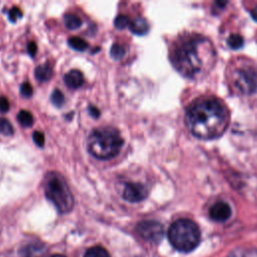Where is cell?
<instances>
[{"label": "cell", "instance_id": "9", "mask_svg": "<svg viewBox=\"0 0 257 257\" xmlns=\"http://www.w3.org/2000/svg\"><path fill=\"white\" fill-rule=\"evenodd\" d=\"M209 214H210V217L212 220H214L216 222H225L231 217L232 210L228 203L219 201V202H216L210 208Z\"/></svg>", "mask_w": 257, "mask_h": 257}, {"label": "cell", "instance_id": "29", "mask_svg": "<svg viewBox=\"0 0 257 257\" xmlns=\"http://www.w3.org/2000/svg\"><path fill=\"white\" fill-rule=\"evenodd\" d=\"M88 111H89V114H90L92 117H94V118H97V117L99 116V114H100V111H99L98 108L95 107L94 105H89V106H88Z\"/></svg>", "mask_w": 257, "mask_h": 257}, {"label": "cell", "instance_id": "13", "mask_svg": "<svg viewBox=\"0 0 257 257\" xmlns=\"http://www.w3.org/2000/svg\"><path fill=\"white\" fill-rule=\"evenodd\" d=\"M34 75L39 82L48 81L52 76V68L49 64H40L34 70Z\"/></svg>", "mask_w": 257, "mask_h": 257}, {"label": "cell", "instance_id": "5", "mask_svg": "<svg viewBox=\"0 0 257 257\" xmlns=\"http://www.w3.org/2000/svg\"><path fill=\"white\" fill-rule=\"evenodd\" d=\"M44 191L46 198L55 206L59 213H68L73 208V196L65 179L59 173L49 172L46 174Z\"/></svg>", "mask_w": 257, "mask_h": 257}, {"label": "cell", "instance_id": "20", "mask_svg": "<svg viewBox=\"0 0 257 257\" xmlns=\"http://www.w3.org/2000/svg\"><path fill=\"white\" fill-rule=\"evenodd\" d=\"M130 23H131L130 18L126 15H123V14H118L114 18V21H113L114 27L117 28V29H124L125 27L130 26Z\"/></svg>", "mask_w": 257, "mask_h": 257}, {"label": "cell", "instance_id": "17", "mask_svg": "<svg viewBox=\"0 0 257 257\" xmlns=\"http://www.w3.org/2000/svg\"><path fill=\"white\" fill-rule=\"evenodd\" d=\"M83 257H110V254L101 246H93L86 250Z\"/></svg>", "mask_w": 257, "mask_h": 257}, {"label": "cell", "instance_id": "28", "mask_svg": "<svg viewBox=\"0 0 257 257\" xmlns=\"http://www.w3.org/2000/svg\"><path fill=\"white\" fill-rule=\"evenodd\" d=\"M36 51H37V46H36V44H35L33 41L28 42V44H27V52L29 53V55H30L31 57H34Z\"/></svg>", "mask_w": 257, "mask_h": 257}, {"label": "cell", "instance_id": "4", "mask_svg": "<svg viewBox=\"0 0 257 257\" xmlns=\"http://www.w3.org/2000/svg\"><path fill=\"white\" fill-rule=\"evenodd\" d=\"M171 245L178 251L188 253L200 243L201 233L198 225L190 219H178L172 223L168 231Z\"/></svg>", "mask_w": 257, "mask_h": 257}, {"label": "cell", "instance_id": "23", "mask_svg": "<svg viewBox=\"0 0 257 257\" xmlns=\"http://www.w3.org/2000/svg\"><path fill=\"white\" fill-rule=\"evenodd\" d=\"M227 42L231 48L238 49V48L242 47V45H243V38L238 34H232L229 36Z\"/></svg>", "mask_w": 257, "mask_h": 257}, {"label": "cell", "instance_id": "7", "mask_svg": "<svg viewBox=\"0 0 257 257\" xmlns=\"http://www.w3.org/2000/svg\"><path fill=\"white\" fill-rule=\"evenodd\" d=\"M136 231L138 235L150 243H159L164 236L163 225L155 220H145L140 222Z\"/></svg>", "mask_w": 257, "mask_h": 257}, {"label": "cell", "instance_id": "27", "mask_svg": "<svg viewBox=\"0 0 257 257\" xmlns=\"http://www.w3.org/2000/svg\"><path fill=\"white\" fill-rule=\"evenodd\" d=\"M10 108V103L9 100L5 96L0 97V111L6 112Z\"/></svg>", "mask_w": 257, "mask_h": 257}, {"label": "cell", "instance_id": "1", "mask_svg": "<svg viewBox=\"0 0 257 257\" xmlns=\"http://www.w3.org/2000/svg\"><path fill=\"white\" fill-rule=\"evenodd\" d=\"M216 56L215 48L208 38L193 35L177 44L172 53V62L184 76L199 79L212 69Z\"/></svg>", "mask_w": 257, "mask_h": 257}, {"label": "cell", "instance_id": "22", "mask_svg": "<svg viewBox=\"0 0 257 257\" xmlns=\"http://www.w3.org/2000/svg\"><path fill=\"white\" fill-rule=\"evenodd\" d=\"M13 133L14 130L10 121L6 118H0V134L4 136H11L13 135Z\"/></svg>", "mask_w": 257, "mask_h": 257}, {"label": "cell", "instance_id": "6", "mask_svg": "<svg viewBox=\"0 0 257 257\" xmlns=\"http://www.w3.org/2000/svg\"><path fill=\"white\" fill-rule=\"evenodd\" d=\"M234 88L242 94H252L257 89V70L251 65H240L232 72Z\"/></svg>", "mask_w": 257, "mask_h": 257}, {"label": "cell", "instance_id": "2", "mask_svg": "<svg viewBox=\"0 0 257 257\" xmlns=\"http://www.w3.org/2000/svg\"><path fill=\"white\" fill-rule=\"evenodd\" d=\"M186 124L195 137L213 140L225 133L229 124V112L219 99L200 97L187 108Z\"/></svg>", "mask_w": 257, "mask_h": 257}, {"label": "cell", "instance_id": "11", "mask_svg": "<svg viewBox=\"0 0 257 257\" xmlns=\"http://www.w3.org/2000/svg\"><path fill=\"white\" fill-rule=\"evenodd\" d=\"M84 82L82 73L77 69H72L64 75V83L69 88L75 89L80 87Z\"/></svg>", "mask_w": 257, "mask_h": 257}, {"label": "cell", "instance_id": "16", "mask_svg": "<svg viewBox=\"0 0 257 257\" xmlns=\"http://www.w3.org/2000/svg\"><path fill=\"white\" fill-rule=\"evenodd\" d=\"M17 120L24 127H29L34 122V118H33L32 113L30 111H28V110H25V109H22V110H20L18 112Z\"/></svg>", "mask_w": 257, "mask_h": 257}, {"label": "cell", "instance_id": "14", "mask_svg": "<svg viewBox=\"0 0 257 257\" xmlns=\"http://www.w3.org/2000/svg\"><path fill=\"white\" fill-rule=\"evenodd\" d=\"M227 257H257V249L253 247H239L231 251Z\"/></svg>", "mask_w": 257, "mask_h": 257}, {"label": "cell", "instance_id": "19", "mask_svg": "<svg viewBox=\"0 0 257 257\" xmlns=\"http://www.w3.org/2000/svg\"><path fill=\"white\" fill-rule=\"evenodd\" d=\"M109 54H110L111 58H113L114 60H120L125 54V49L122 45H120L118 43H115L111 46Z\"/></svg>", "mask_w": 257, "mask_h": 257}, {"label": "cell", "instance_id": "10", "mask_svg": "<svg viewBox=\"0 0 257 257\" xmlns=\"http://www.w3.org/2000/svg\"><path fill=\"white\" fill-rule=\"evenodd\" d=\"M46 248L39 242H31L21 249L22 257H44Z\"/></svg>", "mask_w": 257, "mask_h": 257}, {"label": "cell", "instance_id": "3", "mask_svg": "<svg viewBox=\"0 0 257 257\" xmlns=\"http://www.w3.org/2000/svg\"><path fill=\"white\" fill-rule=\"evenodd\" d=\"M123 146V139L114 127L93 130L87 138V150L96 159L114 158Z\"/></svg>", "mask_w": 257, "mask_h": 257}, {"label": "cell", "instance_id": "30", "mask_svg": "<svg viewBox=\"0 0 257 257\" xmlns=\"http://www.w3.org/2000/svg\"><path fill=\"white\" fill-rule=\"evenodd\" d=\"M251 15H252V17L257 21V6L251 11Z\"/></svg>", "mask_w": 257, "mask_h": 257}, {"label": "cell", "instance_id": "8", "mask_svg": "<svg viewBox=\"0 0 257 257\" xmlns=\"http://www.w3.org/2000/svg\"><path fill=\"white\" fill-rule=\"evenodd\" d=\"M148 188L141 183H126L122 192V198L130 203H138L148 197Z\"/></svg>", "mask_w": 257, "mask_h": 257}, {"label": "cell", "instance_id": "15", "mask_svg": "<svg viewBox=\"0 0 257 257\" xmlns=\"http://www.w3.org/2000/svg\"><path fill=\"white\" fill-rule=\"evenodd\" d=\"M63 21H64L65 26L71 30L79 28L82 24V20L80 19V17L75 14H72V13L65 14L63 17Z\"/></svg>", "mask_w": 257, "mask_h": 257}, {"label": "cell", "instance_id": "18", "mask_svg": "<svg viewBox=\"0 0 257 257\" xmlns=\"http://www.w3.org/2000/svg\"><path fill=\"white\" fill-rule=\"evenodd\" d=\"M68 44L69 46L77 51H84L88 47V43L82 39L81 37L78 36H72L68 39Z\"/></svg>", "mask_w": 257, "mask_h": 257}, {"label": "cell", "instance_id": "31", "mask_svg": "<svg viewBox=\"0 0 257 257\" xmlns=\"http://www.w3.org/2000/svg\"><path fill=\"white\" fill-rule=\"evenodd\" d=\"M50 257H66V256L61 255V254H54V255H52V256H50Z\"/></svg>", "mask_w": 257, "mask_h": 257}, {"label": "cell", "instance_id": "24", "mask_svg": "<svg viewBox=\"0 0 257 257\" xmlns=\"http://www.w3.org/2000/svg\"><path fill=\"white\" fill-rule=\"evenodd\" d=\"M20 92L24 97H30L33 93L32 85L29 82H24L20 86Z\"/></svg>", "mask_w": 257, "mask_h": 257}, {"label": "cell", "instance_id": "26", "mask_svg": "<svg viewBox=\"0 0 257 257\" xmlns=\"http://www.w3.org/2000/svg\"><path fill=\"white\" fill-rule=\"evenodd\" d=\"M33 142L38 146V147H43L44 145V142H45V139H44V135L38 131L34 132L33 133Z\"/></svg>", "mask_w": 257, "mask_h": 257}, {"label": "cell", "instance_id": "12", "mask_svg": "<svg viewBox=\"0 0 257 257\" xmlns=\"http://www.w3.org/2000/svg\"><path fill=\"white\" fill-rule=\"evenodd\" d=\"M128 28L134 34L144 35L149 31L150 26H149L148 21L145 18L137 17V18L133 19V21H131Z\"/></svg>", "mask_w": 257, "mask_h": 257}, {"label": "cell", "instance_id": "25", "mask_svg": "<svg viewBox=\"0 0 257 257\" xmlns=\"http://www.w3.org/2000/svg\"><path fill=\"white\" fill-rule=\"evenodd\" d=\"M22 16V11L17 8V7H13L9 12H8V17H9V20L11 22H16L18 18H20Z\"/></svg>", "mask_w": 257, "mask_h": 257}, {"label": "cell", "instance_id": "21", "mask_svg": "<svg viewBox=\"0 0 257 257\" xmlns=\"http://www.w3.org/2000/svg\"><path fill=\"white\" fill-rule=\"evenodd\" d=\"M50 99H51V102H52L56 107L62 106V105L64 104V101H65L64 95H63V93H62L59 89H54V90L52 91Z\"/></svg>", "mask_w": 257, "mask_h": 257}]
</instances>
